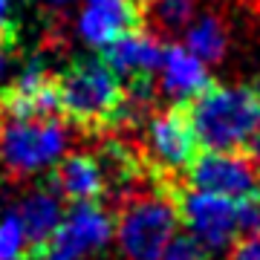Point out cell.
Here are the masks:
<instances>
[{"label":"cell","instance_id":"ac0fdd59","mask_svg":"<svg viewBox=\"0 0 260 260\" xmlns=\"http://www.w3.org/2000/svg\"><path fill=\"white\" fill-rule=\"evenodd\" d=\"M15 44L18 38L0 35V90L12 81V73H15Z\"/></svg>","mask_w":260,"mask_h":260},{"label":"cell","instance_id":"d6986e66","mask_svg":"<svg viewBox=\"0 0 260 260\" xmlns=\"http://www.w3.org/2000/svg\"><path fill=\"white\" fill-rule=\"evenodd\" d=\"M15 3H18V0H0V35L18 38V26H15Z\"/></svg>","mask_w":260,"mask_h":260},{"label":"cell","instance_id":"7a4b0ae2","mask_svg":"<svg viewBox=\"0 0 260 260\" xmlns=\"http://www.w3.org/2000/svg\"><path fill=\"white\" fill-rule=\"evenodd\" d=\"M55 78L61 113L81 130L107 133L127 119V90L104 58H75Z\"/></svg>","mask_w":260,"mask_h":260},{"label":"cell","instance_id":"277c9868","mask_svg":"<svg viewBox=\"0 0 260 260\" xmlns=\"http://www.w3.org/2000/svg\"><path fill=\"white\" fill-rule=\"evenodd\" d=\"M70 145V127L58 116L0 113V165L12 179H26L55 165Z\"/></svg>","mask_w":260,"mask_h":260},{"label":"cell","instance_id":"5bb4252c","mask_svg":"<svg viewBox=\"0 0 260 260\" xmlns=\"http://www.w3.org/2000/svg\"><path fill=\"white\" fill-rule=\"evenodd\" d=\"M185 47L194 52L203 64H214L225 55L229 35H225L223 20L217 15H200L185 29Z\"/></svg>","mask_w":260,"mask_h":260},{"label":"cell","instance_id":"9a60e30c","mask_svg":"<svg viewBox=\"0 0 260 260\" xmlns=\"http://www.w3.org/2000/svg\"><path fill=\"white\" fill-rule=\"evenodd\" d=\"M150 18L162 29H188L194 20V0H153Z\"/></svg>","mask_w":260,"mask_h":260},{"label":"cell","instance_id":"3957f363","mask_svg":"<svg viewBox=\"0 0 260 260\" xmlns=\"http://www.w3.org/2000/svg\"><path fill=\"white\" fill-rule=\"evenodd\" d=\"M174 200L179 223L205 251L237 249L260 240V203H234L188 185H162Z\"/></svg>","mask_w":260,"mask_h":260},{"label":"cell","instance_id":"2e32d148","mask_svg":"<svg viewBox=\"0 0 260 260\" xmlns=\"http://www.w3.org/2000/svg\"><path fill=\"white\" fill-rule=\"evenodd\" d=\"M23 254H26V234H23L18 214H3L0 217V260H23Z\"/></svg>","mask_w":260,"mask_h":260},{"label":"cell","instance_id":"52a82bcc","mask_svg":"<svg viewBox=\"0 0 260 260\" xmlns=\"http://www.w3.org/2000/svg\"><path fill=\"white\" fill-rule=\"evenodd\" d=\"M113 217L99 203H81L58 223L44 243L26 249L23 260H87L110 240Z\"/></svg>","mask_w":260,"mask_h":260},{"label":"cell","instance_id":"e0dca14e","mask_svg":"<svg viewBox=\"0 0 260 260\" xmlns=\"http://www.w3.org/2000/svg\"><path fill=\"white\" fill-rule=\"evenodd\" d=\"M162 260H208V251L191 234H185V237H174L171 240V246L165 249Z\"/></svg>","mask_w":260,"mask_h":260},{"label":"cell","instance_id":"7c38bea8","mask_svg":"<svg viewBox=\"0 0 260 260\" xmlns=\"http://www.w3.org/2000/svg\"><path fill=\"white\" fill-rule=\"evenodd\" d=\"M208 73L205 64L191 52L188 47L171 44L162 52V64H159V87L168 99H174L177 104L191 102L197 93H203L208 87Z\"/></svg>","mask_w":260,"mask_h":260},{"label":"cell","instance_id":"ba28073f","mask_svg":"<svg viewBox=\"0 0 260 260\" xmlns=\"http://www.w3.org/2000/svg\"><path fill=\"white\" fill-rule=\"evenodd\" d=\"M185 185L234 203H260V165L251 153L200 150L185 174Z\"/></svg>","mask_w":260,"mask_h":260},{"label":"cell","instance_id":"4fadbf2b","mask_svg":"<svg viewBox=\"0 0 260 260\" xmlns=\"http://www.w3.org/2000/svg\"><path fill=\"white\" fill-rule=\"evenodd\" d=\"M18 220L23 225V234L29 240V249L44 243L49 234L58 229V223L64 220L61 217V197L52 191V188H41V191H32V194L18 205Z\"/></svg>","mask_w":260,"mask_h":260},{"label":"cell","instance_id":"30bf717a","mask_svg":"<svg viewBox=\"0 0 260 260\" xmlns=\"http://www.w3.org/2000/svg\"><path fill=\"white\" fill-rule=\"evenodd\" d=\"M102 52L107 67L124 81V87H130V84H153L165 47L159 44V38L136 29V32L121 35L119 41L107 44Z\"/></svg>","mask_w":260,"mask_h":260},{"label":"cell","instance_id":"44dd1931","mask_svg":"<svg viewBox=\"0 0 260 260\" xmlns=\"http://www.w3.org/2000/svg\"><path fill=\"white\" fill-rule=\"evenodd\" d=\"M35 3L47 6V9H64V6H70V3H73V0H35Z\"/></svg>","mask_w":260,"mask_h":260},{"label":"cell","instance_id":"ffe728a7","mask_svg":"<svg viewBox=\"0 0 260 260\" xmlns=\"http://www.w3.org/2000/svg\"><path fill=\"white\" fill-rule=\"evenodd\" d=\"M234 260H260V240L237 246V249H234Z\"/></svg>","mask_w":260,"mask_h":260},{"label":"cell","instance_id":"9c48e42d","mask_svg":"<svg viewBox=\"0 0 260 260\" xmlns=\"http://www.w3.org/2000/svg\"><path fill=\"white\" fill-rule=\"evenodd\" d=\"M142 23H145V9L139 0H81L75 32L87 47L104 49L121 35L142 29Z\"/></svg>","mask_w":260,"mask_h":260},{"label":"cell","instance_id":"8992f818","mask_svg":"<svg viewBox=\"0 0 260 260\" xmlns=\"http://www.w3.org/2000/svg\"><path fill=\"white\" fill-rule=\"evenodd\" d=\"M200 139L185 116L182 104L153 113L145 124V148L139 150L150 174V185H177L200 156Z\"/></svg>","mask_w":260,"mask_h":260},{"label":"cell","instance_id":"8fae6325","mask_svg":"<svg viewBox=\"0 0 260 260\" xmlns=\"http://www.w3.org/2000/svg\"><path fill=\"white\" fill-rule=\"evenodd\" d=\"M52 191L70 203H99L107 194V177L99 156L93 153H70L52 171Z\"/></svg>","mask_w":260,"mask_h":260},{"label":"cell","instance_id":"5b68a950","mask_svg":"<svg viewBox=\"0 0 260 260\" xmlns=\"http://www.w3.org/2000/svg\"><path fill=\"white\" fill-rule=\"evenodd\" d=\"M121 254L127 260H162L177 232V208L165 188L148 194H127L113 217Z\"/></svg>","mask_w":260,"mask_h":260},{"label":"cell","instance_id":"6da1fadb","mask_svg":"<svg viewBox=\"0 0 260 260\" xmlns=\"http://www.w3.org/2000/svg\"><path fill=\"white\" fill-rule=\"evenodd\" d=\"M200 145L208 150L249 153L260 136V90L208 84L203 93L182 104Z\"/></svg>","mask_w":260,"mask_h":260}]
</instances>
